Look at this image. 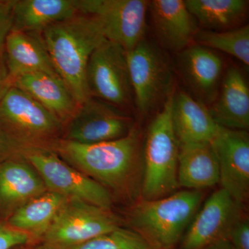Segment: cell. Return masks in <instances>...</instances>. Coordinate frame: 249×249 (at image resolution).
<instances>
[{
  "label": "cell",
  "mask_w": 249,
  "mask_h": 249,
  "mask_svg": "<svg viewBox=\"0 0 249 249\" xmlns=\"http://www.w3.org/2000/svg\"><path fill=\"white\" fill-rule=\"evenodd\" d=\"M157 40L163 48L181 52L193 45L197 22L183 0H154L149 2Z\"/></svg>",
  "instance_id": "15"
},
{
  "label": "cell",
  "mask_w": 249,
  "mask_h": 249,
  "mask_svg": "<svg viewBox=\"0 0 249 249\" xmlns=\"http://www.w3.org/2000/svg\"><path fill=\"white\" fill-rule=\"evenodd\" d=\"M142 142L134 127L126 137L112 142L86 145L59 139L45 149L103 186L114 205L126 208L141 199Z\"/></svg>",
  "instance_id": "1"
},
{
  "label": "cell",
  "mask_w": 249,
  "mask_h": 249,
  "mask_svg": "<svg viewBox=\"0 0 249 249\" xmlns=\"http://www.w3.org/2000/svg\"><path fill=\"white\" fill-rule=\"evenodd\" d=\"M227 240L232 249H249V218L247 211L232 226Z\"/></svg>",
  "instance_id": "28"
},
{
  "label": "cell",
  "mask_w": 249,
  "mask_h": 249,
  "mask_svg": "<svg viewBox=\"0 0 249 249\" xmlns=\"http://www.w3.org/2000/svg\"><path fill=\"white\" fill-rule=\"evenodd\" d=\"M134 127L121 108L90 96L64 125L61 139L86 145L101 143L124 138Z\"/></svg>",
  "instance_id": "11"
},
{
  "label": "cell",
  "mask_w": 249,
  "mask_h": 249,
  "mask_svg": "<svg viewBox=\"0 0 249 249\" xmlns=\"http://www.w3.org/2000/svg\"><path fill=\"white\" fill-rule=\"evenodd\" d=\"M178 188L203 191L219 183V165L211 142L179 145Z\"/></svg>",
  "instance_id": "21"
},
{
  "label": "cell",
  "mask_w": 249,
  "mask_h": 249,
  "mask_svg": "<svg viewBox=\"0 0 249 249\" xmlns=\"http://www.w3.org/2000/svg\"><path fill=\"white\" fill-rule=\"evenodd\" d=\"M69 249H152L131 229L122 227Z\"/></svg>",
  "instance_id": "26"
},
{
  "label": "cell",
  "mask_w": 249,
  "mask_h": 249,
  "mask_svg": "<svg viewBox=\"0 0 249 249\" xmlns=\"http://www.w3.org/2000/svg\"><path fill=\"white\" fill-rule=\"evenodd\" d=\"M126 53L134 102L141 114H148L173 91L169 63L157 45L145 38Z\"/></svg>",
  "instance_id": "8"
},
{
  "label": "cell",
  "mask_w": 249,
  "mask_h": 249,
  "mask_svg": "<svg viewBox=\"0 0 249 249\" xmlns=\"http://www.w3.org/2000/svg\"><path fill=\"white\" fill-rule=\"evenodd\" d=\"M12 87V80L9 75L6 58H5L4 46L0 48V101Z\"/></svg>",
  "instance_id": "30"
},
{
  "label": "cell",
  "mask_w": 249,
  "mask_h": 249,
  "mask_svg": "<svg viewBox=\"0 0 249 249\" xmlns=\"http://www.w3.org/2000/svg\"><path fill=\"white\" fill-rule=\"evenodd\" d=\"M9 152H16L24 157L40 175L48 191L104 209H114L112 197L103 186L53 152L41 147H23Z\"/></svg>",
  "instance_id": "7"
},
{
  "label": "cell",
  "mask_w": 249,
  "mask_h": 249,
  "mask_svg": "<svg viewBox=\"0 0 249 249\" xmlns=\"http://www.w3.org/2000/svg\"><path fill=\"white\" fill-rule=\"evenodd\" d=\"M245 211V206L219 188L201 204L176 249H203L227 239L232 226Z\"/></svg>",
  "instance_id": "12"
},
{
  "label": "cell",
  "mask_w": 249,
  "mask_h": 249,
  "mask_svg": "<svg viewBox=\"0 0 249 249\" xmlns=\"http://www.w3.org/2000/svg\"><path fill=\"white\" fill-rule=\"evenodd\" d=\"M13 0L0 1V48L13 29Z\"/></svg>",
  "instance_id": "29"
},
{
  "label": "cell",
  "mask_w": 249,
  "mask_h": 249,
  "mask_svg": "<svg viewBox=\"0 0 249 249\" xmlns=\"http://www.w3.org/2000/svg\"><path fill=\"white\" fill-rule=\"evenodd\" d=\"M86 83L89 97L119 108L128 105L133 93L126 51L118 44L105 40L90 57Z\"/></svg>",
  "instance_id": "10"
},
{
  "label": "cell",
  "mask_w": 249,
  "mask_h": 249,
  "mask_svg": "<svg viewBox=\"0 0 249 249\" xmlns=\"http://www.w3.org/2000/svg\"><path fill=\"white\" fill-rule=\"evenodd\" d=\"M63 125L22 90L11 87L0 101L1 155L23 147L47 148L61 139Z\"/></svg>",
  "instance_id": "4"
},
{
  "label": "cell",
  "mask_w": 249,
  "mask_h": 249,
  "mask_svg": "<svg viewBox=\"0 0 249 249\" xmlns=\"http://www.w3.org/2000/svg\"><path fill=\"white\" fill-rule=\"evenodd\" d=\"M195 41L197 45L232 55L249 67V25L222 31L199 30Z\"/></svg>",
  "instance_id": "25"
},
{
  "label": "cell",
  "mask_w": 249,
  "mask_h": 249,
  "mask_svg": "<svg viewBox=\"0 0 249 249\" xmlns=\"http://www.w3.org/2000/svg\"><path fill=\"white\" fill-rule=\"evenodd\" d=\"M149 2L145 0H78L82 14L96 19L105 38L132 50L144 39Z\"/></svg>",
  "instance_id": "9"
},
{
  "label": "cell",
  "mask_w": 249,
  "mask_h": 249,
  "mask_svg": "<svg viewBox=\"0 0 249 249\" xmlns=\"http://www.w3.org/2000/svg\"><path fill=\"white\" fill-rule=\"evenodd\" d=\"M178 55L180 71L196 94L213 102L222 79V58L211 49L191 45Z\"/></svg>",
  "instance_id": "19"
},
{
  "label": "cell",
  "mask_w": 249,
  "mask_h": 249,
  "mask_svg": "<svg viewBox=\"0 0 249 249\" xmlns=\"http://www.w3.org/2000/svg\"><path fill=\"white\" fill-rule=\"evenodd\" d=\"M12 86L34 98L65 125L76 112L79 105L57 74L36 72L16 77Z\"/></svg>",
  "instance_id": "17"
},
{
  "label": "cell",
  "mask_w": 249,
  "mask_h": 249,
  "mask_svg": "<svg viewBox=\"0 0 249 249\" xmlns=\"http://www.w3.org/2000/svg\"><path fill=\"white\" fill-rule=\"evenodd\" d=\"M211 145L219 165L221 188L247 207L249 199L248 131L218 125Z\"/></svg>",
  "instance_id": "13"
},
{
  "label": "cell",
  "mask_w": 249,
  "mask_h": 249,
  "mask_svg": "<svg viewBox=\"0 0 249 249\" xmlns=\"http://www.w3.org/2000/svg\"><path fill=\"white\" fill-rule=\"evenodd\" d=\"M185 3L204 30L213 31L240 27L249 5L246 0H186Z\"/></svg>",
  "instance_id": "24"
},
{
  "label": "cell",
  "mask_w": 249,
  "mask_h": 249,
  "mask_svg": "<svg viewBox=\"0 0 249 249\" xmlns=\"http://www.w3.org/2000/svg\"><path fill=\"white\" fill-rule=\"evenodd\" d=\"M203 249H232L227 239L217 241Z\"/></svg>",
  "instance_id": "31"
},
{
  "label": "cell",
  "mask_w": 249,
  "mask_h": 249,
  "mask_svg": "<svg viewBox=\"0 0 249 249\" xmlns=\"http://www.w3.org/2000/svg\"><path fill=\"white\" fill-rule=\"evenodd\" d=\"M122 227V215L114 209L67 198L39 243L47 249H69Z\"/></svg>",
  "instance_id": "6"
},
{
  "label": "cell",
  "mask_w": 249,
  "mask_h": 249,
  "mask_svg": "<svg viewBox=\"0 0 249 249\" xmlns=\"http://www.w3.org/2000/svg\"><path fill=\"white\" fill-rule=\"evenodd\" d=\"M173 92L155 116L142 142L143 175L141 199L153 200L178 191L179 145L171 121Z\"/></svg>",
  "instance_id": "5"
},
{
  "label": "cell",
  "mask_w": 249,
  "mask_h": 249,
  "mask_svg": "<svg viewBox=\"0 0 249 249\" xmlns=\"http://www.w3.org/2000/svg\"><path fill=\"white\" fill-rule=\"evenodd\" d=\"M1 138H0V154H1Z\"/></svg>",
  "instance_id": "33"
},
{
  "label": "cell",
  "mask_w": 249,
  "mask_h": 249,
  "mask_svg": "<svg viewBox=\"0 0 249 249\" xmlns=\"http://www.w3.org/2000/svg\"><path fill=\"white\" fill-rule=\"evenodd\" d=\"M15 249H46L43 245H41L40 243L28 244V245H24L18 247Z\"/></svg>",
  "instance_id": "32"
},
{
  "label": "cell",
  "mask_w": 249,
  "mask_h": 249,
  "mask_svg": "<svg viewBox=\"0 0 249 249\" xmlns=\"http://www.w3.org/2000/svg\"><path fill=\"white\" fill-rule=\"evenodd\" d=\"M48 191L37 171L16 152L0 156V219L7 220L21 206Z\"/></svg>",
  "instance_id": "14"
},
{
  "label": "cell",
  "mask_w": 249,
  "mask_h": 249,
  "mask_svg": "<svg viewBox=\"0 0 249 249\" xmlns=\"http://www.w3.org/2000/svg\"><path fill=\"white\" fill-rule=\"evenodd\" d=\"M204 196L203 191L183 189L160 199H140L124 208V227L152 249H176Z\"/></svg>",
  "instance_id": "3"
},
{
  "label": "cell",
  "mask_w": 249,
  "mask_h": 249,
  "mask_svg": "<svg viewBox=\"0 0 249 249\" xmlns=\"http://www.w3.org/2000/svg\"><path fill=\"white\" fill-rule=\"evenodd\" d=\"M4 48L12 80L21 75L36 72L57 74L40 34L12 30L5 40Z\"/></svg>",
  "instance_id": "20"
},
{
  "label": "cell",
  "mask_w": 249,
  "mask_h": 249,
  "mask_svg": "<svg viewBox=\"0 0 249 249\" xmlns=\"http://www.w3.org/2000/svg\"><path fill=\"white\" fill-rule=\"evenodd\" d=\"M212 103L209 110L217 125L236 130H249V85L237 67L228 69Z\"/></svg>",
  "instance_id": "16"
},
{
  "label": "cell",
  "mask_w": 249,
  "mask_h": 249,
  "mask_svg": "<svg viewBox=\"0 0 249 249\" xmlns=\"http://www.w3.org/2000/svg\"><path fill=\"white\" fill-rule=\"evenodd\" d=\"M40 37L55 72L78 105L89 97L86 71L91 54L106 39L96 19L78 13L49 26Z\"/></svg>",
  "instance_id": "2"
},
{
  "label": "cell",
  "mask_w": 249,
  "mask_h": 249,
  "mask_svg": "<svg viewBox=\"0 0 249 249\" xmlns=\"http://www.w3.org/2000/svg\"><path fill=\"white\" fill-rule=\"evenodd\" d=\"M67 199L58 193L47 191L21 206L7 222L30 235L37 243L49 230Z\"/></svg>",
  "instance_id": "23"
},
{
  "label": "cell",
  "mask_w": 249,
  "mask_h": 249,
  "mask_svg": "<svg viewBox=\"0 0 249 249\" xmlns=\"http://www.w3.org/2000/svg\"><path fill=\"white\" fill-rule=\"evenodd\" d=\"M78 13V0H13L12 30L40 34Z\"/></svg>",
  "instance_id": "22"
},
{
  "label": "cell",
  "mask_w": 249,
  "mask_h": 249,
  "mask_svg": "<svg viewBox=\"0 0 249 249\" xmlns=\"http://www.w3.org/2000/svg\"><path fill=\"white\" fill-rule=\"evenodd\" d=\"M36 243L32 237L0 219V249H15L20 246Z\"/></svg>",
  "instance_id": "27"
},
{
  "label": "cell",
  "mask_w": 249,
  "mask_h": 249,
  "mask_svg": "<svg viewBox=\"0 0 249 249\" xmlns=\"http://www.w3.org/2000/svg\"><path fill=\"white\" fill-rule=\"evenodd\" d=\"M171 121L179 145L211 142L218 126L209 108L183 91L173 92Z\"/></svg>",
  "instance_id": "18"
}]
</instances>
